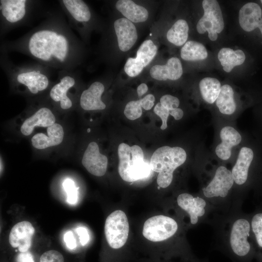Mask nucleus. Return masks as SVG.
Listing matches in <instances>:
<instances>
[{
	"label": "nucleus",
	"instance_id": "nucleus-40",
	"mask_svg": "<svg viewBox=\"0 0 262 262\" xmlns=\"http://www.w3.org/2000/svg\"><path fill=\"white\" fill-rule=\"evenodd\" d=\"M16 260V262H34L33 256L28 251L19 253Z\"/></svg>",
	"mask_w": 262,
	"mask_h": 262
},
{
	"label": "nucleus",
	"instance_id": "nucleus-26",
	"mask_svg": "<svg viewBox=\"0 0 262 262\" xmlns=\"http://www.w3.org/2000/svg\"><path fill=\"white\" fill-rule=\"evenodd\" d=\"M215 103L220 114L226 116L233 115L236 111L237 104L232 87L228 84L222 85Z\"/></svg>",
	"mask_w": 262,
	"mask_h": 262
},
{
	"label": "nucleus",
	"instance_id": "nucleus-34",
	"mask_svg": "<svg viewBox=\"0 0 262 262\" xmlns=\"http://www.w3.org/2000/svg\"><path fill=\"white\" fill-rule=\"evenodd\" d=\"M154 112L161 119L162 123L161 129L164 130L167 128V120L170 115V111L164 107L159 102L154 108Z\"/></svg>",
	"mask_w": 262,
	"mask_h": 262
},
{
	"label": "nucleus",
	"instance_id": "nucleus-10",
	"mask_svg": "<svg viewBox=\"0 0 262 262\" xmlns=\"http://www.w3.org/2000/svg\"><path fill=\"white\" fill-rule=\"evenodd\" d=\"M251 232L250 219L238 218L232 223L229 234V244L233 252L237 256L246 257L254 253L255 249Z\"/></svg>",
	"mask_w": 262,
	"mask_h": 262
},
{
	"label": "nucleus",
	"instance_id": "nucleus-11",
	"mask_svg": "<svg viewBox=\"0 0 262 262\" xmlns=\"http://www.w3.org/2000/svg\"><path fill=\"white\" fill-rule=\"evenodd\" d=\"M202 5L204 14L197 23V32L200 34L207 32L209 38L215 41L225 25L220 6L215 0H204Z\"/></svg>",
	"mask_w": 262,
	"mask_h": 262
},
{
	"label": "nucleus",
	"instance_id": "nucleus-9",
	"mask_svg": "<svg viewBox=\"0 0 262 262\" xmlns=\"http://www.w3.org/2000/svg\"><path fill=\"white\" fill-rule=\"evenodd\" d=\"M30 105L29 115L23 121L20 131L24 136L31 135L35 128H47L56 123L55 109L48 99L47 94L34 98Z\"/></svg>",
	"mask_w": 262,
	"mask_h": 262
},
{
	"label": "nucleus",
	"instance_id": "nucleus-42",
	"mask_svg": "<svg viewBox=\"0 0 262 262\" xmlns=\"http://www.w3.org/2000/svg\"><path fill=\"white\" fill-rule=\"evenodd\" d=\"M259 122H260V123L261 125V127L262 128V115L261 116V117L260 118H259Z\"/></svg>",
	"mask_w": 262,
	"mask_h": 262
},
{
	"label": "nucleus",
	"instance_id": "nucleus-14",
	"mask_svg": "<svg viewBox=\"0 0 262 262\" xmlns=\"http://www.w3.org/2000/svg\"><path fill=\"white\" fill-rule=\"evenodd\" d=\"M234 184L231 170L224 165L217 166L207 184L202 188L203 196L207 198H224Z\"/></svg>",
	"mask_w": 262,
	"mask_h": 262
},
{
	"label": "nucleus",
	"instance_id": "nucleus-24",
	"mask_svg": "<svg viewBox=\"0 0 262 262\" xmlns=\"http://www.w3.org/2000/svg\"><path fill=\"white\" fill-rule=\"evenodd\" d=\"M183 69L180 60L176 57L169 58L165 65H155L149 70L150 76L158 81H175L182 76Z\"/></svg>",
	"mask_w": 262,
	"mask_h": 262
},
{
	"label": "nucleus",
	"instance_id": "nucleus-37",
	"mask_svg": "<svg viewBox=\"0 0 262 262\" xmlns=\"http://www.w3.org/2000/svg\"><path fill=\"white\" fill-rule=\"evenodd\" d=\"M140 100L142 107L145 110H149L154 106L155 97L153 95L149 94Z\"/></svg>",
	"mask_w": 262,
	"mask_h": 262
},
{
	"label": "nucleus",
	"instance_id": "nucleus-4",
	"mask_svg": "<svg viewBox=\"0 0 262 262\" xmlns=\"http://www.w3.org/2000/svg\"><path fill=\"white\" fill-rule=\"evenodd\" d=\"M41 12V1L33 0H0V36L28 24Z\"/></svg>",
	"mask_w": 262,
	"mask_h": 262
},
{
	"label": "nucleus",
	"instance_id": "nucleus-33",
	"mask_svg": "<svg viewBox=\"0 0 262 262\" xmlns=\"http://www.w3.org/2000/svg\"><path fill=\"white\" fill-rule=\"evenodd\" d=\"M63 186L67 195V201L70 204H75L77 202L78 193L74 182L71 179H66Z\"/></svg>",
	"mask_w": 262,
	"mask_h": 262
},
{
	"label": "nucleus",
	"instance_id": "nucleus-19",
	"mask_svg": "<svg viewBox=\"0 0 262 262\" xmlns=\"http://www.w3.org/2000/svg\"><path fill=\"white\" fill-rule=\"evenodd\" d=\"M178 206L189 215L192 225H196L207 212L206 200L201 196H194L190 194H180L177 199Z\"/></svg>",
	"mask_w": 262,
	"mask_h": 262
},
{
	"label": "nucleus",
	"instance_id": "nucleus-43",
	"mask_svg": "<svg viewBox=\"0 0 262 262\" xmlns=\"http://www.w3.org/2000/svg\"><path fill=\"white\" fill-rule=\"evenodd\" d=\"M261 3H262V0H261Z\"/></svg>",
	"mask_w": 262,
	"mask_h": 262
},
{
	"label": "nucleus",
	"instance_id": "nucleus-35",
	"mask_svg": "<svg viewBox=\"0 0 262 262\" xmlns=\"http://www.w3.org/2000/svg\"><path fill=\"white\" fill-rule=\"evenodd\" d=\"M160 102L164 107L169 111L179 108L180 101L179 99L173 95L166 94L162 96Z\"/></svg>",
	"mask_w": 262,
	"mask_h": 262
},
{
	"label": "nucleus",
	"instance_id": "nucleus-30",
	"mask_svg": "<svg viewBox=\"0 0 262 262\" xmlns=\"http://www.w3.org/2000/svg\"><path fill=\"white\" fill-rule=\"evenodd\" d=\"M189 26L183 19L176 21L166 33L168 41L176 46L184 45L188 37Z\"/></svg>",
	"mask_w": 262,
	"mask_h": 262
},
{
	"label": "nucleus",
	"instance_id": "nucleus-15",
	"mask_svg": "<svg viewBox=\"0 0 262 262\" xmlns=\"http://www.w3.org/2000/svg\"><path fill=\"white\" fill-rule=\"evenodd\" d=\"M157 46L151 39L145 40L138 48L135 58H129L125 64L124 70L130 77L138 76L155 57Z\"/></svg>",
	"mask_w": 262,
	"mask_h": 262
},
{
	"label": "nucleus",
	"instance_id": "nucleus-29",
	"mask_svg": "<svg viewBox=\"0 0 262 262\" xmlns=\"http://www.w3.org/2000/svg\"><path fill=\"white\" fill-rule=\"evenodd\" d=\"M181 58L187 61L204 60L208 57V52L201 43L193 40L186 42L180 49Z\"/></svg>",
	"mask_w": 262,
	"mask_h": 262
},
{
	"label": "nucleus",
	"instance_id": "nucleus-8",
	"mask_svg": "<svg viewBox=\"0 0 262 262\" xmlns=\"http://www.w3.org/2000/svg\"><path fill=\"white\" fill-rule=\"evenodd\" d=\"M62 11L68 19L71 29L86 41L91 30L95 27L94 14L89 6L82 0H58Z\"/></svg>",
	"mask_w": 262,
	"mask_h": 262
},
{
	"label": "nucleus",
	"instance_id": "nucleus-13",
	"mask_svg": "<svg viewBox=\"0 0 262 262\" xmlns=\"http://www.w3.org/2000/svg\"><path fill=\"white\" fill-rule=\"evenodd\" d=\"M178 229L177 222L172 218L163 215L152 216L144 223L142 233L152 242H161L173 236Z\"/></svg>",
	"mask_w": 262,
	"mask_h": 262
},
{
	"label": "nucleus",
	"instance_id": "nucleus-39",
	"mask_svg": "<svg viewBox=\"0 0 262 262\" xmlns=\"http://www.w3.org/2000/svg\"><path fill=\"white\" fill-rule=\"evenodd\" d=\"M76 232L79 236L81 244L83 246H85L89 239L87 230L83 227H79L76 229Z\"/></svg>",
	"mask_w": 262,
	"mask_h": 262
},
{
	"label": "nucleus",
	"instance_id": "nucleus-41",
	"mask_svg": "<svg viewBox=\"0 0 262 262\" xmlns=\"http://www.w3.org/2000/svg\"><path fill=\"white\" fill-rule=\"evenodd\" d=\"M148 91L147 85L145 83H142L137 88V93L139 97H141Z\"/></svg>",
	"mask_w": 262,
	"mask_h": 262
},
{
	"label": "nucleus",
	"instance_id": "nucleus-32",
	"mask_svg": "<svg viewBox=\"0 0 262 262\" xmlns=\"http://www.w3.org/2000/svg\"><path fill=\"white\" fill-rule=\"evenodd\" d=\"M142 108L140 99L130 101L125 106L124 115L131 120L138 119L142 115Z\"/></svg>",
	"mask_w": 262,
	"mask_h": 262
},
{
	"label": "nucleus",
	"instance_id": "nucleus-17",
	"mask_svg": "<svg viewBox=\"0 0 262 262\" xmlns=\"http://www.w3.org/2000/svg\"><path fill=\"white\" fill-rule=\"evenodd\" d=\"M105 90L104 83L100 81L92 82L88 87L81 90L77 104L84 111H101L106 109V104L102 100Z\"/></svg>",
	"mask_w": 262,
	"mask_h": 262
},
{
	"label": "nucleus",
	"instance_id": "nucleus-23",
	"mask_svg": "<svg viewBox=\"0 0 262 262\" xmlns=\"http://www.w3.org/2000/svg\"><path fill=\"white\" fill-rule=\"evenodd\" d=\"M240 27L246 32H251L258 28L262 34V10L259 4L249 2L244 5L239 13Z\"/></svg>",
	"mask_w": 262,
	"mask_h": 262
},
{
	"label": "nucleus",
	"instance_id": "nucleus-16",
	"mask_svg": "<svg viewBox=\"0 0 262 262\" xmlns=\"http://www.w3.org/2000/svg\"><path fill=\"white\" fill-rule=\"evenodd\" d=\"M219 141L215 146L216 157L220 161L228 162L232 156L233 150L241 144L242 134L231 125H224L219 130Z\"/></svg>",
	"mask_w": 262,
	"mask_h": 262
},
{
	"label": "nucleus",
	"instance_id": "nucleus-7",
	"mask_svg": "<svg viewBox=\"0 0 262 262\" xmlns=\"http://www.w3.org/2000/svg\"><path fill=\"white\" fill-rule=\"evenodd\" d=\"M118 173L127 182H134L147 177L151 170L144 161V153L138 145L130 146L125 143L118 146Z\"/></svg>",
	"mask_w": 262,
	"mask_h": 262
},
{
	"label": "nucleus",
	"instance_id": "nucleus-38",
	"mask_svg": "<svg viewBox=\"0 0 262 262\" xmlns=\"http://www.w3.org/2000/svg\"><path fill=\"white\" fill-rule=\"evenodd\" d=\"M64 240L68 249L72 250L76 247V241L71 231H67L65 233Z\"/></svg>",
	"mask_w": 262,
	"mask_h": 262
},
{
	"label": "nucleus",
	"instance_id": "nucleus-2",
	"mask_svg": "<svg viewBox=\"0 0 262 262\" xmlns=\"http://www.w3.org/2000/svg\"><path fill=\"white\" fill-rule=\"evenodd\" d=\"M0 64L15 93L38 98L46 94L54 82L51 80V68L38 62L15 65L7 53L0 52Z\"/></svg>",
	"mask_w": 262,
	"mask_h": 262
},
{
	"label": "nucleus",
	"instance_id": "nucleus-6",
	"mask_svg": "<svg viewBox=\"0 0 262 262\" xmlns=\"http://www.w3.org/2000/svg\"><path fill=\"white\" fill-rule=\"evenodd\" d=\"M187 159L185 150L179 146H164L157 148L150 160L151 170L158 173L157 183L166 188L171 184L176 169L183 164Z\"/></svg>",
	"mask_w": 262,
	"mask_h": 262
},
{
	"label": "nucleus",
	"instance_id": "nucleus-20",
	"mask_svg": "<svg viewBox=\"0 0 262 262\" xmlns=\"http://www.w3.org/2000/svg\"><path fill=\"white\" fill-rule=\"evenodd\" d=\"M64 136L63 126L56 122L46 128L45 132H40L34 134L31 139V144L36 149L44 150L61 144Z\"/></svg>",
	"mask_w": 262,
	"mask_h": 262
},
{
	"label": "nucleus",
	"instance_id": "nucleus-25",
	"mask_svg": "<svg viewBox=\"0 0 262 262\" xmlns=\"http://www.w3.org/2000/svg\"><path fill=\"white\" fill-rule=\"evenodd\" d=\"M115 8L132 23L144 22L149 16L147 10L131 0H119L115 4Z\"/></svg>",
	"mask_w": 262,
	"mask_h": 262
},
{
	"label": "nucleus",
	"instance_id": "nucleus-21",
	"mask_svg": "<svg viewBox=\"0 0 262 262\" xmlns=\"http://www.w3.org/2000/svg\"><path fill=\"white\" fill-rule=\"evenodd\" d=\"M113 27L119 49L126 52L131 49L138 39L137 31L133 23L122 17L114 21Z\"/></svg>",
	"mask_w": 262,
	"mask_h": 262
},
{
	"label": "nucleus",
	"instance_id": "nucleus-18",
	"mask_svg": "<svg viewBox=\"0 0 262 262\" xmlns=\"http://www.w3.org/2000/svg\"><path fill=\"white\" fill-rule=\"evenodd\" d=\"M108 158L100 153L97 142H90L85 148L82 158V164L91 174L101 177L105 175L108 166Z\"/></svg>",
	"mask_w": 262,
	"mask_h": 262
},
{
	"label": "nucleus",
	"instance_id": "nucleus-22",
	"mask_svg": "<svg viewBox=\"0 0 262 262\" xmlns=\"http://www.w3.org/2000/svg\"><path fill=\"white\" fill-rule=\"evenodd\" d=\"M34 231V228L30 222L23 221L17 223L12 228L9 234L10 245L17 248L20 252L28 251L31 246Z\"/></svg>",
	"mask_w": 262,
	"mask_h": 262
},
{
	"label": "nucleus",
	"instance_id": "nucleus-36",
	"mask_svg": "<svg viewBox=\"0 0 262 262\" xmlns=\"http://www.w3.org/2000/svg\"><path fill=\"white\" fill-rule=\"evenodd\" d=\"M62 254L59 251L51 250L44 252L41 256L40 262H64Z\"/></svg>",
	"mask_w": 262,
	"mask_h": 262
},
{
	"label": "nucleus",
	"instance_id": "nucleus-3",
	"mask_svg": "<svg viewBox=\"0 0 262 262\" xmlns=\"http://www.w3.org/2000/svg\"><path fill=\"white\" fill-rule=\"evenodd\" d=\"M80 76L75 70H59L57 79L47 93L55 110L67 112L76 106L82 90Z\"/></svg>",
	"mask_w": 262,
	"mask_h": 262
},
{
	"label": "nucleus",
	"instance_id": "nucleus-5",
	"mask_svg": "<svg viewBox=\"0 0 262 262\" xmlns=\"http://www.w3.org/2000/svg\"><path fill=\"white\" fill-rule=\"evenodd\" d=\"M261 150L253 144L241 147L231 170L235 184L243 186L262 181Z\"/></svg>",
	"mask_w": 262,
	"mask_h": 262
},
{
	"label": "nucleus",
	"instance_id": "nucleus-12",
	"mask_svg": "<svg viewBox=\"0 0 262 262\" xmlns=\"http://www.w3.org/2000/svg\"><path fill=\"white\" fill-rule=\"evenodd\" d=\"M129 232V224L125 213L115 211L107 217L104 233L109 245L114 249L122 247L126 243Z\"/></svg>",
	"mask_w": 262,
	"mask_h": 262
},
{
	"label": "nucleus",
	"instance_id": "nucleus-1",
	"mask_svg": "<svg viewBox=\"0 0 262 262\" xmlns=\"http://www.w3.org/2000/svg\"><path fill=\"white\" fill-rule=\"evenodd\" d=\"M45 17L19 38L2 41L0 52H17L50 68L74 70L83 60L82 42L72 31L62 10H48Z\"/></svg>",
	"mask_w": 262,
	"mask_h": 262
},
{
	"label": "nucleus",
	"instance_id": "nucleus-28",
	"mask_svg": "<svg viewBox=\"0 0 262 262\" xmlns=\"http://www.w3.org/2000/svg\"><path fill=\"white\" fill-rule=\"evenodd\" d=\"M221 83L217 79L205 77L200 80L199 89L203 100L207 103L212 104L215 102L220 92Z\"/></svg>",
	"mask_w": 262,
	"mask_h": 262
},
{
	"label": "nucleus",
	"instance_id": "nucleus-31",
	"mask_svg": "<svg viewBox=\"0 0 262 262\" xmlns=\"http://www.w3.org/2000/svg\"><path fill=\"white\" fill-rule=\"evenodd\" d=\"M251 232L256 251L262 262V210H259L250 218Z\"/></svg>",
	"mask_w": 262,
	"mask_h": 262
},
{
	"label": "nucleus",
	"instance_id": "nucleus-27",
	"mask_svg": "<svg viewBox=\"0 0 262 262\" xmlns=\"http://www.w3.org/2000/svg\"><path fill=\"white\" fill-rule=\"evenodd\" d=\"M217 57L223 70L230 72L236 66L243 64L246 59L244 52L241 49L235 50L229 48H223L218 52Z\"/></svg>",
	"mask_w": 262,
	"mask_h": 262
}]
</instances>
